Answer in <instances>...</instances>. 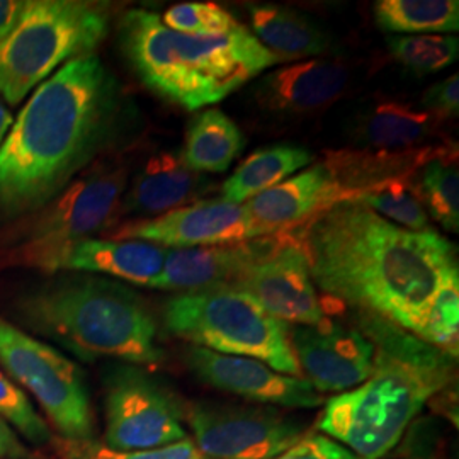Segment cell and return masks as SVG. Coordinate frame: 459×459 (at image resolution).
Listing matches in <instances>:
<instances>
[{
  "label": "cell",
  "instance_id": "cell-1",
  "mask_svg": "<svg viewBox=\"0 0 459 459\" xmlns=\"http://www.w3.org/2000/svg\"><path fill=\"white\" fill-rule=\"evenodd\" d=\"M133 119L121 83L98 53L39 83L0 147V225L38 212L108 157Z\"/></svg>",
  "mask_w": 459,
  "mask_h": 459
},
{
  "label": "cell",
  "instance_id": "cell-2",
  "mask_svg": "<svg viewBox=\"0 0 459 459\" xmlns=\"http://www.w3.org/2000/svg\"><path fill=\"white\" fill-rule=\"evenodd\" d=\"M296 240L325 295L415 337L444 281L459 273L456 246L436 230L402 229L358 201L316 214Z\"/></svg>",
  "mask_w": 459,
  "mask_h": 459
},
{
  "label": "cell",
  "instance_id": "cell-3",
  "mask_svg": "<svg viewBox=\"0 0 459 459\" xmlns=\"http://www.w3.org/2000/svg\"><path fill=\"white\" fill-rule=\"evenodd\" d=\"M375 345L366 381L327 400L316 427L361 459L385 458L411 420L455 377L456 358L379 318L359 315Z\"/></svg>",
  "mask_w": 459,
  "mask_h": 459
},
{
  "label": "cell",
  "instance_id": "cell-4",
  "mask_svg": "<svg viewBox=\"0 0 459 459\" xmlns=\"http://www.w3.org/2000/svg\"><path fill=\"white\" fill-rule=\"evenodd\" d=\"M119 47L150 91L186 111H197L279 64L247 26L218 36L167 28L155 13L132 9L117 26Z\"/></svg>",
  "mask_w": 459,
  "mask_h": 459
},
{
  "label": "cell",
  "instance_id": "cell-5",
  "mask_svg": "<svg viewBox=\"0 0 459 459\" xmlns=\"http://www.w3.org/2000/svg\"><path fill=\"white\" fill-rule=\"evenodd\" d=\"M19 312L30 327L81 359L113 358L142 366L164 361L145 299L115 279L56 273L22 295Z\"/></svg>",
  "mask_w": 459,
  "mask_h": 459
},
{
  "label": "cell",
  "instance_id": "cell-6",
  "mask_svg": "<svg viewBox=\"0 0 459 459\" xmlns=\"http://www.w3.org/2000/svg\"><path fill=\"white\" fill-rule=\"evenodd\" d=\"M109 31L108 7L83 0H28L0 39V96L21 104L62 66L91 53Z\"/></svg>",
  "mask_w": 459,
  "mask_h": 459
},
{
  "label": "cell",
  "instance_id": "cell-7",
  "mask_svg": "<svg viewBox=\"0 0 459 459\" xmlns=\"http://www.w3.org/2000/svg\"><path fill=\"white\" fill-rule=\"evenodd\" d=\"M164 325L170 335L195 347L257 359L282 375L303 377L290 325L231 284L169 298Z\"/></svg>",
  "mask_w": 459,
  "mask_h": 459
},
{
  "label": "cell",
  "instance_id": "cell-8",
  "mask_svg": "<svg viewBox=\"0 0 459 459\" xmlns=\"http://www.w3.org/2000/svg\"><path fill=\"white\" fill-rule=\"evenodd\" d=\"M128 182L130 170L121 160L91 165L38 212L11 223L4 240L7 264L38 267L66 247L115 229Z\"/></svg>",
  "mask_w": 459,
  "mask_h": 459
},
{
  "label": "cell",
  "instance_id": "cell-9",
  "mask_svg": "<svg viewBox=\"0 0 459 459\" xmlns=\"http://www.w3.org/2000/svg\"><path fill=\"white\" fill-rule=\"evenodd\" d=\"M0 366L33 394L62 439L92 441L94 415L81 368L0 316Z\"/></svg>",
  "mask_w": 459,
  "mask_h": 459
},
{
  "label": "cell",
  "instance_id": "cell-10",
  "mask_svg": "<svg viewBox=\"0 0 459 459\" xmlns=\"http://www.w3.org/2000/svg\"><path fill=\"white\" fill-rule=\"evenodd\" d=\"M186 415L197 449L210 459H273L307 436V424L278 407L197 402Z\"/></svg>",
  "mask_w": 459,
  "mask_h": 459
},
{
  "label": "cell",
  "instance_id": "cell-11",
  "mask_svg": "<svg viewBox=\"0 0 459 459\" xmlns=\"http://www.w3.org/2000/svg\"><path fill=\"white\" fill-rule=\"evenodd\" d=\"M179 407L164 386L138 368H117L106 385V447L132 453L187 439Z\"/></svg>",
  "mask_w": 459,
  "mask_h": 459
},
{
  "label": "cell",
  "instance_id": "cell-12",
  "mask_svg": "<svg viewBox=\"0 0 459 459\" xmlns=\"http://www.w3.org/2000/svg\"><path fill=\"white\" fill-rule=\"evenodd\" d=\"M231 286L252 296L288 325H318L327 316L313 284L308 261L295 235L281 233L278 246L247 267Z\"/></svg>",
  "mask_w": 459,
  "mask_h": 459
},
{
  "label": "cell",
  "instance_id": "cell-13",
  "mask_svg": "<svg viewBox=\"0 0 459 459\" xmlns=\"http://www.w3.org/2000/svg\"><path fill=\"white\" fill-rule=\"evenodd\" d=\"M106 235L108 238L142 240L165 248L225 246L263 237L246 204L223 199H201L155 218L125 221Z\"/></svg>",
  "mask_w": 459,
  "mask_h": 459
},
{
  "label": "cell",
  "instance_id": "cell-14",
  "mask_svg": "<svg viewBox=\"0 0 459 459\" xmlns=\"http://www.w3.org/2000/svg\"><path fill=\"white\" fill-rule=\"evenodd\" d=\"M291 347L303 377L318 394H344L373 371L375 345L361 328L325 318L318 325H291Z\"/></svg>",
  "mask_w": 459,
  "mask_h": 459
},
{
  "label": "cell",
  "instance_id": "cell-15",
  "mask_svg": "<svg viewBox=\"0 0 459 459\" xmlns=\"http://www.w3.org/2000/svg\"><path fill=\"white\" fill-rule=\"evenodd\" d=\"M186 361L204 385L254 403L299 411L316 409L324 403L322 394L308 379L282 375L257 359L218 354L193 345Z\"/></svg>",
  "mask_w": 459,
  "mask_h": 459
},
{
  "label": "cell",
  "instance_id": "cell-16",
  "mask_svg": "<svg viewBox=\"0 0 459 459\" xmlns=\"http://www.w3.org/2000/svg\"><path fill=\"white\" fill-rule=\"evenodd\" d=\"M344 201L351 197L327 165L318 162L244 204L261 235L271 237L303 227L316 214Z\"/></svg>",
  "mask_w": 459,
  "mask_h": 459
},
{
  "label": "cell",
  "instance_id": "cell-17",
  "mask_svg": "<svg viewBox=\"0 0 459 459\" xmlns=\"http://www.w3.org/2000/svg\"><path fill=\"white\" fill-rule=\"evenodd\" d=\"M213 184L184 164L181 152H157L128 182L117 210V225L123 218L148 220L206 199L203 196L212 193Z\"/></svg>",
  "mask_w": 459,
  "mask_h": 459
},
{
  "label": "cell",
  "instance_id": "cell-18",
  "mask_svg": "<svg viewBox=\"0 0 459 459\" xmlns=\"http://www.w3.org/2000/svg\"><path fill=\"white\" fill-rule=\"evenodd\" d=\"M281 235L225 246L169 248L162 273L148 288L191 293L231 284L247 267L278 246Z\"/></svg>",
  "mask_w": 459,
  "mask_h": 459
},
{
  "label": "cell",
  "instance_id": "cell-19",
  "mask_svg": "<svg viewBox=\"0 0 459 459\" xmlns=\"http://www.w3.org/2000/svg\"><path fill=\"white\" fill-rule=\"evenodd\" d=\"M167 250L142 240L89 238L53 254L38 269L49 274L85 273L150 286L162 273Z\"/></svg>",
  "mask_w": 459,
  "mask_h": 459
},
{
  "label": "cell",
  "instance_id": "cell-20",
  "mask_svg": "<svg viewBox=\"0 0 459 459\" xmlns=\"http://www.w3.org/2000/svg\"><path fill=\"white\" fill-rule=\"evenodd\" d=\"M351 81L347 66L332 60H308L281 66L254 87L255 102L269 113L312 115L342 98Z\"/></svg>",
  "mask_w": 459,
  "mask_h": 459
},
{
  "label": "cell",
  "instance_id": "cell-21",
  "mask_svg": "<svg viewBox=\"0 0 459 459\" xmlns=\"http://www.w3.org/2000/svg\"><path fill=\"white\" fill-rule=\"evenodd\" d=\"M437 147H420L403 152H379L366 148H344L328 152L324 164L333 174L335 181L356 201L358 196L377 186L390 181L411 179L420 165L436 155Z\"/></svg>",
  "mask_w": 459,
  "mask_h": 459
},
{
  "label": "cell",
  "instance_id": "cell-22",
  "mask_svg": "<svg viewBox=\"0 0 459 459\" xmlns=\"http://www.w3.org/2000/svg\"><path fill=\"white\" fill-rule=\"evenodd\" d=\"M437 126L439 121L420 108L383 100L366 106L356 115L351 134L358 148L403 152L426 147Z\"/></svg>",
  "mask_w": 459,
  "mask_h": 459
},
{
  "label": "cell",
  "instance_id": "cell-23",
  "mask_svg": "<svg viewBox=\"0 0 459 459\" xmlns=\"http://www.w3.org/2000/svg\"><path fill=\"white\" fill-rule=\"evenodd\" d=\"M252 34L279 62L318 56L330 49V36L312 19L274 4L248 5Z\"/></svg>",
  "mask_w": 459,
  "mask_h": 459
},
{
  "label": "cell",
  "instance_id": "cell-24",
  "mask_svg": "<svg viewBox=\"0 0 459 459\" xmlns=\"http://www.w3.org/2000/svg\"><path fill=\"white\" fill-rule=\"evenodd\" d=\"M246 148V136L220 109L197 113L187 125L182 160L197 174H223Z\"/></svg>",
  "mask_w": 459,
  "mask_h": 459
},
{
  "label": "cell",
  "instance_id": "cell-25",
  "mask_svg": "<svg viewBox=\"0 0 459 459\" xmlns=\"http://www.w3.org/2000/svg\"><path fill=\"white\" fill-rule=\"evenodd\" d=\"M312 162L307 148L278 143L252 152L221 184V197L227 203L244 204L267 189L290 179Z\"/></svg>",
  "mask_w": 459,
  "mask_h": 459
},
{
  "label": "cell",
  "instance_id": "cell-26",
  "mask_svg": "<svg viewBox=\"0 0 459 459\" xmlns=\"http://www.w3.org/2000/svg\"><path fill=\"white\" fill-rule=\"evenodd\" d=\"M429 218L453 233L459 231L458 145H441L409 179Z\"/></svg>",
  "mask_w": 459,
  "mask_h": 459
},
{
  "label": "cell",
  "instance_id": "cell-27",
  "mask_svg": "<svg viewBox=\"0 0 459 459\" xmlns=\"http://www.w3.org/2000/svg\"><path fill=\"white\" fill-rule=\"evenodd\" d=\"M375 19L385 33H456L459 30L458 0H377Z\"/></svg>",
  "mask_w": 459,
  "mask_h": 459
},
{
  "label": "cell",
  "instance_id": "cell-28",
  "mask_svg": "<svg viewBox=\"0 0 459 459\" xmlns=\"http://www.w3.org/2000/svg\"><path fill=\"white\" fill-rule=\"evenodd\" d=\"M394 60L417 75L441 72L458 60L459 39L453 34L388 36Z\"/></svg>",
  "mask_w": 459,
  "mask_h": 459
},
{
  "label": "cell",
  "instance_id": "cell-29",
  "mask_svg": "<svg viewBox=\"0 0 459 459\" xmlns=\"http://www.w3.org/2000/svg\"><path fill=\"white\" fill-rule=\"evenodd\" d=\"M356 201L402 229L411 231L430 229V218L420 204L419 197L411 191L409 179L377 186L361 193Z\"/></svg>",
  "mask_w": 459,
  "mask_h": 459
},
{
  "label": "cell",
  "instance_id": "cell-30",
  "mask_svg": "<svg viewBox=\"0 0 459 459\" xmlns=\"http://www.w3.org/2000/svg\"><path fill=\"white\" fill-rule=\"evenodd\" d=\"M417 339L458 358L459 273L446 279L437 295L434 296Z\"/></svg>",
  "mask_w": 459,
  "mask_h": 459
},
{
  "label": "cell",
  "instance_id": "cell-31",
  "mask_svg": "<svg viewBox=\"0 0 459 459\" xmlns=\"http://www.w3.org/2000/svg\"><path fill=\"white\" fill-rule=\"evenodd\" d=\"M167 28L193 36L231 33L240 26L227 9L214 2H184L172 5L160 16Z\"/></svg>",
  "mask_w": 459,
  "mask_h": 459
},
{
  "label": "cell",
  "instance_id": "cell-32",
  "mask_svg": "<svg viewBox=\"0 0 459 459\" xmlns=\"http://www.w3.org/2000/svg\"><path fill=\"white\" fill-rule=\"evenodd\" d=\"M0 417L30 443L51 441L49 427L36 411L30 398L0 369Z\"/></svg>",
  "mask_w": 459,
  "mask_h": 459
},
{
  "label": "cell",
  "instance_id": "cell-33",
  "mask_svg": "<svg viewBox=\"0 0 459 459\" xmlns=\"http://www.w3.org/2000/svg\"><path fill=\"white\" fill-rule=\"evenodd\" d=\"M60 455L65 459H210L206 458L196 444L191 439H182L179 443L169 444L157 449L147 451H132V453H119L106 447L104 444H96L92 441H58Z\"/></svg>",
  "mask_w": 459,
  "mask_h": 459
},
{
  "label": "cell",
  "instance_id": "cell-34",
  "mask_svg": "<svg viewBox=\"0 0 459 459\" xmlns=\"http://www.w3.org/2000/svg\"><path fill=\"white\" fill-rule=\"evenodd\" d=\"M273 459H361L347 449L344 444L337 443L335 439L325 434H307L288 451Z\"/></svg>",
  "mask_w": 459,
  "mask_h": 459
},
{
  "label": "cell",
  "instance_id": "cell-35",
  "mask_svg": "<svg viewBox=\"0 0 459 459\" xmlns=\"http://www.w3.org/2000/svg\"><path fill=\"white\" fill-rule=\"evenodd\" d=\"M420 109L437 121L453 119L459 115V77L458 74L434 83L420 100Z\"/></svg>",
  "mask_w": 459,
  "mask_h": 459
},
{
  "label": "cell",
  "instance_id": "cell-36",
  "mask_svg": "<svg viewBox=\"0 0 459 459\" xmlns=\"http://www.w3.org/2000/svg\"><path fill=\"white\" fill-rule=\"evenodd\" d=\"M0 459H39L30 447H26L21 437L0 417Z\"/></svg>",
  "mask_w": 459,
  "mask_h": 459
},
{
  "label": "cell",
  "instance_id": "cell-37",
  "mask_svg": "<svg viewBox=\"0 0 459 459\" xmlns=\"http://www.w3.org/2000/svg\"><path fill=\"white\" fill-rule=\"evenodd\" d=\"M28 0H0V39L16 26Z\"/></svg>",
  "mask_w": 459,
  "mask_h": 459
},
{
  "label": "cell",
  "instance_id": "cell-38",
  "mask_svg": "<svg viewBox=\"0 0 459 459\" xmlns=\"http://www.w3.org/2000/svg\"><path fill=\"white\" fill-rule=\"evenodd\" d=\"M14 123V117L11 115V111L5 108V104L0 100V147L7 136V133L11 130Z\"/></svg>",
  "mask_w": 459,
  "mask_h": 459
}]
</instances>
